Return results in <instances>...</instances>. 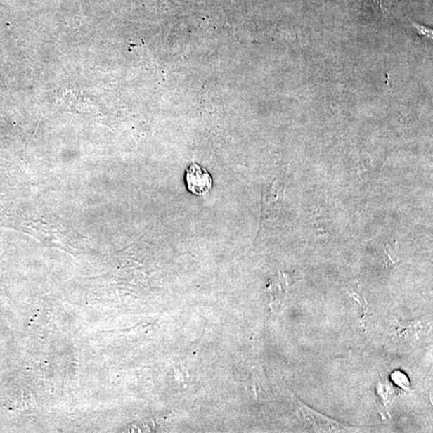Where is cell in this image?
<instances>
[{
  "label": "cell",
  "instance_id": "cell-1",
  "mask_svg": "<svg viewBox=\"0 0 433 433\" xmlns=\"http://www.w3.org/2000/svg\"><path fill=\"white\" fill-rule=\"evenodd\" d=\"M186 183L188 190L193 195L204 196L212 190L213 179L206 168L193 163L186 169Z\"/></svg>",
  "mask_w": 433,
  "mask_h": 433
},
{
  "label": "cell",
  "instance_id": "cell-2",
  "mask_svg": "<svg viewBox=\"0 0 433 433\" xmlns=\"http://www.w3.org/2000/svg\"><path fill=\"white\" fill-rule=\"evenodd\" d=\"M299 406V410L303 415L304 419L311 425L313 426L316 431L324 432H336L346 431L347 429H352L347 428V427L341 425L336 421L330 419L325 415L316 413L314 410L306 407L304 403L297 401Z\"/></svg>",
  "mask_w": 433,
  "mask_h": 433
},
{
  "label": "cell",
  "instance_id": "cell-3",
  "mask_svg": "<svg viewBox=\"0 0 433 433\" xmlns=\"http://www.w3.org/2000/svg\"><path fill=\"white\" fill-rule=\"evenodd\" d=\"M391 377L394 383L402 387L403 389L410 392V382L406 374L401 372H395L391 375Z\"/></svg>",
  "mask_w": 433,
  "mask_h": 433
}]
</instances>
